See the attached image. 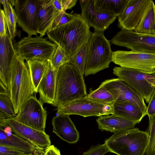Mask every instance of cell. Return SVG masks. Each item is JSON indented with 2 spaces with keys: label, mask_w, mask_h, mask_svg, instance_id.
Segmentation results:
<instances>
[{
  "label": "cell",
  "mask_w": 155,
  "mask_h": 155,
  "mask_svg": "<svg viewBox=\"0 0 155 155\" xmlns=\"http://www.w3.org/2000/svg\"><path fill=\"white\" fill-rule=\"evenodd\" d=\"M113 104L100 103L87 97L78 99L57 107L58 115L75 114L87 117L112 114Z\"/></svg>",
  "instance_id": "ba28073f"
},
{
  "label": "cell",
  "mask_w": 155,
  "mask_h": 155,
  "mask_svg": "<svg viewBox=\"0 0 155 155\" xmlns=\"http://www.w3.org/2000/svg\"><path fill=\"white\" fill-rule=\"evenodd\" d=\"M16 54L8 31L5 36L0 37V86L9 95L11 66Z\"/></svg>",
  "instance_id": "e0dca14e"
},
{
  "label": "cell",
  "mask_w": 155,
  "mask_h": 155,
  "mask_svg": "<svg viewBox=\"0 0 155 155\" xmlns=\"http://www.w3.org/2000/svg\"><path fill=\"white\" fill-rule=\"evenodd\" d=\"M40 35L21 38L14 45L17 55L26 61L29 60L50 61L57 45Z\"/></svg>",
  "instance_id": "8992f818"
},
{
  "label": "cell",
  "mask_w": 155,
  "mask_h": 155,
  "mask_svg": "<svg viewBox=\"0 0 155 155\" xmlns=\"http://www.w3.org/2000/svg\"><path fill=\"white\" fill-rule=\"evenodd\" d=\"M0 2L3 7V10L5 16L8 31L14 46L15 43V38L16 36L17 31V16L13 6L9 0H0Z\"/></svg>",
  "instance_id": "4316f807"
},
{
  "label": "cell",
  "mask_w": 155,
  "mask_h": 155,
  "mask_svg": "<svg viewBox=\"0 0 155 155\" xmlns=\"http://www.w3.org/2000/svg\"><path fill=\"white\" fill-rule=\"evenodd\" d=\"M112 62L120 67L137 69L145 73L155 74V54L117 50L113 51Z\"/></svg>",
  "instance_id": "52a82bcc"
},
{
  "label": "cell",
  "mask_w": 155,
  "mask_h": 155,
  "mask_svg": "<svg viewBox=\"0 0 155 155\" xmlns=\"http://www.w3.org/2000/svg\"><path fill=\"white\" fill-rule=\"evenodd\" d=\"M49 61L35 60L26 61L34 92L36 93L38 92L39 85L47 70Z\"/></svg>",
  "instance_id": "d4e9b609"
},
{
  "label": "cell",
  "mask_w": 155,
  "mask_h": 155,
  "mask_svg": "<svg viewBox=\"0 0 155 155\" xmlns=\"http://www.w3.org/2000/svg\"><path fill=\"white\" fill-rule=\"evenodd\" d=\"M8 32L5 16L3 10H0V37L6 35Z\"/></svg>",
  "instance_id": "e575fe53"
},
{
  "label": "cell",
  "mask_w": 155,
  "mask_h": 155,
  "mask_svg": "<svg viewBox=\"0 0 155 155\" xmlns=\"http://www.w3.org/2000/svg\"><path fill=\"white\" fill-rule=\"evenodd\" d=\"M69 61V57L67 56L64 51L60 46H57L50 62L53 69L58 71L61 66L68 63Z\"/></svg>",
  "instance_id": "4dcf8cb0"
},
{
  "label": "cell",
  "mask_w": 155,
  "mask_h": 155,
  "mask_svg": "<svg viewBox=\"0 0 155 155\" xmlns=\"http://www.w3.org/2000/svg\"><path fill=\"white\" fill-rule=\"evenodd\" d=\"M26 154L8 147L0 146V155H25Z\"/></svg>",
  "instance_id": "d590c367"
},
{
  "label": "cell",
  "mask_w": 155,
  "mask_h": 155,
  "mask_svg": "<svg viewBox=\"0 0 155 155\" xmlns=\"http://www.w3.org/2000/svg\"><path fill=\"white\" fill-rule=\"evenodd\" d=\"M149 140L147 131L134 128L114 133L104 143L110 152L117 155H144Z\"/></svg>",
  "instance_id": "3957f363"
},
{
  "label": "cell",
  "mask_w": 155,
  "mask_h": 155,
  "mask_svg": "<svg viewBox=\"0 0 155 155\" xmlns=\"http://www.w3.org/2000/svg\"><path fill=\"white\" fill-rule=\"evenodd\" d=\"M38 32L43 36L52 26L60 12L55 8L53 0H38Z\"/></svg>",
  "instance_id": "ffe728a7"
},
{
  "label": "cell",
  "mask_w": 155,
  "mask_h": 155,
  "mask_svg": "<svg viewBox=\"0 0 155 155\" xmlns=\"http://www.w3.org/2000/svg\"><path fill=\"white\" fill-rule=\"evenodd\" d=\"M90 26L78 14L70 22L46 32L48 38L65 51L70 57L87 44L91 32Z\"/></svg>",
  "instance_id": "6da1fadb"
},
{
  "label": "cell",
  "mask_w": 155,
  "mask_h": 155,
  "mask_svg": "<svg viewBox=\"0 0 155 155\" xmlns=\"http://www.w3.org/2000/svg\"><path fill=\"white\" fill-rule=\"evenodd\" d=\"M53 2L55 8L58 12L66 11L64 7L63 0H53Z\"/></svg>",
  "instance_id": "f35d334b"
},
{
  "label": "cell",
  "mask_w": 155,
  "mask_h": 155,
  "mask_svg": "<svg viewBox=\"0 0 155 155\" xmlns=\"http://www.w3.org/2000/svg\"><path fill=\"white\" fill-rule=\"evenodd\" d=\"M110 115L100 116L97 119L99 130L115 133L133 128L138 123L113 114Z\"/></svg>",
  "instance_id": "44dd1931"
},
{
  "label": "cell",
  "mask_w": 155,
  "mask_h": 155,
  "mask_svg": "<svg viewBox=\"0 0 155 155\" xmlns=\"http://www.w3.org/2000/svg\"><path fill=\"white\" fill-rule=\"evenodd\" d=\"M52 132L61 139L70 144L76 143L79 138V132L68 115H58L52 120Z\"/></svg>",
  "instance_id": "ac0fdd59"
},
{
  "label": "cell",
  "mask_w": 155,
  "mask_h": 155,
  "mask_svg": "<svg viewBox=\"0 0 155 155\" xmlns=\"http://www.w3.org/2000/svg\"><path fill=\"white\" fill-rule=\"evenodd\" d=\"M38 155H61L59 149L54 145H51L47 148L39 151Z\"/></svg>",
  "instance_id": "8d00e7d4"
},
{
  "label": "cell",
  "mask_w": 155,
  "mask_h": 155,
  "mask_svg": "<svg viewBox=\"0 0 155 155\" xmlns=\"http://www.w3.org/2000/svg\"><path fill=\"white\" fill-rule=\"evenodd\" d=\"M38 0H15L18 25L29 36L37 35Z\"/></svg>",
  "instance_id": "8fae6325"
},
{
  "label": "cell",
  "mask_w": 155,
  "mask_h": 155,
  "mask_svg": "<svg viewBox=\"0 0 155 155\" xmlns=\"http://www.w3.org/2000/svg\"><path fill=\"white\" fill-rule=\"evenodd\" d=\"M113 114L138 123L145 115L139 107L128 101H115L113 104Z\"/></svg>",
  "instance_id": "603a6c76"
},
{
  "label": "cell",
  "mask_w": 155,
  "mask_h": 155,
  "mask_svg": "<svg viewBox=\"0 0 155 155\" xmlns=\"http://www.w3.org/2000/svg\"><path fill=\"white\" fill-rule=\"evenodd\" d=\"M43 104L35 96H32L23 103L14 118L24 125L45 132L47 114Z\"/></svg>",
  "instance_id": "9c48e42d"
},
{
  "label": "cell",
  "mask_w": 155,
  "mask_h": 155,
  "mask_svg": "<svg viewBox=\"0 0 155 155\" xmlns=\"http://www.w3.org/2000/svg\"><path fill=\"white\" fill-rule=\"evenodd\" d=\"M110 152L106 144H98L96 146H92L83 155H104Z\"/></svg>",
  "instance_id": "836d02e7"
},
{
  "label": "cell",
  "mask_w": 155,
  "mask_h": 155,
  "mask_svg": "<svg viewBox=\"0 0 155 155\" xmlns=\"http://www.w3.org/2000/svg\"><path fill=\"white\" fill-rule=\"evenodd\" d=\"M87 97L95 101L106 104H113L115 101L111 94L101 84L95 90L90 88Z\"/></svg>",
  "instance_id": "83f0119b"
},
{
  "label": "cell",
  "mask_w": 155,
  "mask_h": 155,
  "mask_svg": "<svg viewBox=\"0 0 155 155\" xmlns=\"http://www.w3.org/2000/svg\"><path fill=\"white\" fill-rule=\"evenodd\" d=\"M87 50V44H85L72 56L69 57L68 63L74 65L83 77L86 62Z\"/></svg>",
  "instance_id": "f1b7e54d"
},
{
  "label": "cell",
  "mask_w": 155,
  "mask_h": 155,
  "mask_svg": "<svg viewBox=\"0 0 155 155\" xmlns=\"http://www.w3.org/2000/svg\"><path fill=\"white\" fill-rule=\"evenodd\" d=\"M0 111L9 118H14L17 115L10 95L2 88L0 89Z\"/></svg>",
  "instance_id": "f546056e"
},
{
  "label": "cell",
  "mask_w": 155,
  "mask_h": 155,
  "mask_svg": "<svg viewBox=\"0 0 155 155\" xmlns=\"http://www.w3.org/2000/svg\"><path fill=\"white\" fill-rule=\"evenodd\" d=\"M147 130L149 140L145 155H155V114L149 117Z\"/></svg>",
  "instance_id": "1f68e13d"
},
{
  "label": "cell",
  "mask_w": 155,
  "mask_h": 155,
  "mask_svg": "<svg viewBox=\"0 0 155 155\" xmlns=\"http://www.w3.org/2000/svg\"><path fill=\"white\" fill-rule=\"evenodd\" d=\"M40 150H37L31 153H26L25 155H38V153Z\"/></svg>",
  "instance_id": "60d3db41"
},
{
  "label": "cell",
  "mask_w": 155,
  "mask_h": 155,
  "mask_svg": "<svg viewBox=\"0 0 155 155\" xmlns=\"http://www.w3.org/2000/svg\"><path fill=\"white\" fill-rule=\"evenodd\" d=\"M78 14L74 13L73 14H71L66 12L64 11H61L56 16L52 26L48 31L51 30L68 23L74 19Z\"/></svg>",
  "instance_id": "d6a6232c"
},
{
  "label": "cell",
  "mask_w": 155,
  "mask_h": 155,
  "mask_svg": "<svg viewBox=\"0 0 155 155\" xmlns=\"http://www.w3.org/2000/svg\"><path fill=\"white\" fill-rule=\"evenodd\" d=\"M84 77L73 64L61 66L57 74L56 92L52 105L57 107L87 97Z\"/></svg>",
  "instance_id": "7a4b0ae2"
},
{
  "label": "cell",
  "mask_w": 155,
  "mask_h": 155,
  "mask_svg": "<svg viewBox=\"0 0 155 155\" xmlns=\"http://www.w3.org/2000/svg\"><path fill=\"white\" fill-rule=\"evenodd\" d=\"M155 114V89L151 97L145 113V115L150 117Z\"/></svg>",
  "instance_id": "74e56055"
},
{
  "label": "cell",
  "mask_w": 155,
  "mask_h": 155,
  "mask_svg": "<svg viewBox=\"0 0 155 155\" xmlns=\"http://www.w3.org/2000/svg\"><path fill=\"white\" fill-rule=\"evenodd\" d=\"M151 0H129L122 12L117 17L121 30L134 31L140 23Z\"/></svg>",
  "instance_id": "9a60e30c"
},
{
  "label": "cell",
  "mask_w": 155,
  "mask_h": 155,
  "mask_svg": "<svg viewBox=\"0 0 155 155\" xmlns=\"http://www.w3.org/2000/svg\"><path fill=\"white\" fill-rule=\"evenodd\" d=\"M79 2L81 16L95 31L104 32L117 18L98 10L94 6V0H80Z\"/></svg>",
  "instance_id": "2e32d148"
},
{
  "label": "cell",
  "mask_w": 155,
  "mask_h": 155,
  "mask_svg": "<svg viewBox=\"0 0 155 155\" xmlns=\"http://www.w3.org/2000/svg\"><path fill=\"white\" fill-rule=\"evenodd\" d=\"M98 11L118 17L122 12L129 0H94Z\"/></svg>",
  "instance_id": "484cf974"
},
{
  "label": "cell",
  "mask_w": 155,
  "mask_h": 155,
  "mask_svg": "<svg viewBox=\"0 0 155 155\" xmlns=\"http://www.w3.org/2000/svg\"><path fill=\"white\" fill-rule=\"evenodd\" d=\"M9 126L14 134L27 141L40 150L51 145L50 137L45 132L38 130L24 125L14 118L0 122V127Z\"/></svg>",
  "instance_id": "4fadbf2b"
},
{
  "label": "cell",
  "mask_w": 155,
  "mask_h": 155,
  "mask_svg": "<svg viewBox=\"0 0 155 155\" xmlns=\"http://www.w3.org/2000/svg\"><path fill=\"white\" fill-rule=\"evenodd\" d=\"M110 44L132 51L155 54V36L121 30L110 40Z\"/></svg>",
  "instance_id": "30bf717a"
},
{
  "label": "cell",
  "mask_w": 155,
  "mask_h": 155,
  "mask_svg": "<svg viewBox=\"0 0 155 155\" xmlns=\"http://www.w3.org/2000/svg\"><path fill=\"white\" fill-rule=\"evenodd\" d=\"M134 31L139 34L155 36V4L152 0Z\"/></svg>",
  "instance_id": "cb8c5ba5"
},
{
  "label": "cell",
  "mask_w": 155,
  "mask_h": 155,
  "mask_svg": "<svg viewBox=\"0 0 155 155\" xmlns=\"http://www.w3.org/2000/svg\"><path fill=\"white\" fill-rule=\"evenodd\" d=\"M0 146L28 153L40 150L33 144L12 132L5 133L0 127Z\"/></svg>",
  "instance_id": "7402d4cb"
},
{
  "label": "cell",
  "mask_w": 155,
  "mask_h": 155,
  "mask_svg": "<svg viewBox=\"0 0 155 155\" xmlns=\"http://www.w3.org/2000/svg\"><path fill=\"white\" fill-rule=\"evenodd\" d=\"M87 46L85 76L95 74L109 67L112 62L113 51L110 41L106 38L104 32H92Z\"/></svg>",
  "instance_id": "5b68a950"
},
{
  "label": "cell",
  "mask_w": 155,
  "mask_h": 155,
  "mask_svg": "<svg viewBox=\"0 0 155 155\" xmlns=\"http://www.w3.org/2000/svg\"><path fill=\"white\" fill-rule=\"evenodd\" d=\"M35 92L28 68L24 60L17 54L11 68L10 96L16 114L23 103Z\"/></svg>",
  "instance_id": "277c9868"
},
{
  "label": "cell",
  "mask_w": 155,
  "mask_h": 155,
  "mask_svg": "<svg viewBox=\"0 0 155 155\" xmlns=\"http://www.w3.org/2000/svg\"><path fill=\"white\" fill-rule=\"evenodd\" d=\"M101 84L111 94L115 101L130 102L139 107L146 115L147 106L144 100L125 81L118 78L106 80Z\"/></svg>",
  "instance_id": "7c38bea8"
},
{
  "label": "cell",
  "mask_w": 155,
  "mask_h": 155,
  "mask_svg": "<svg viewBox=\"0 0 155 155\" xmlns=\"http://www.w3.org/2000/svg\"><path fill=\"white\" fill-rule=\"evenodd\" d=\"M57 71L53 69L49 61L38 89L39 100L43 104L47 103L53 105L54 102Z\"/></svg>",
  "instance_id": "d6986e66"
},
{
  "label": "cell",
  "mask_w": 155,
  "mask_h": 155,
  "mask_svg": "<svg viewBox=\"0 0 155 155\" xmlns=\"http://www.w3.org/2000/svg\"><path fill=\"white\" fill-rule=\"evenodd\" d=\"M145 79L155 88V74H147L145 76Z\"/></svg>",
  "instance_id": "ab89813d"
},
{
  "label": "cell",
  "mask_w": 155,
  "mask_h": 155,
  "mask_svg": "<svg viewBox=\"0 0 155 155\" xmlns=\"http://www.w3.org/2000/svg\"><path fill=\"white\" fill-rule=\"evenodd\" d=\"M113 73L118 78L127 82L149 103L155 88L145 79L148 74L131 68L116 67Z\"/></svg>",
  "instance_id": "5bb4252c"
}]
</instances>
